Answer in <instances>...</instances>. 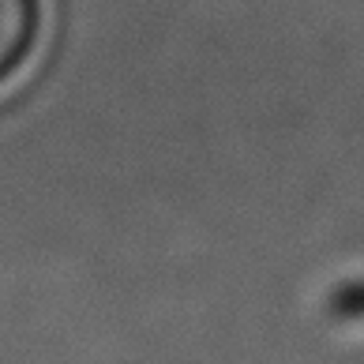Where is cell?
<instances>
[{
    "label": "cell",
    "instance_id": "6da1fadb",
    "mask_svg": "<svg viewBox=\"0 0 364 364\" xmlns=\"http://www.w3.org/2000/svg\"><path fill=\"white\" fill-rule=\"evenodd\" d=\"M42 0H0V87L31 64L42 38Z\"/></svg>",
    "mask_w": 364,
    "mask_h": 364
}]
</instances>
